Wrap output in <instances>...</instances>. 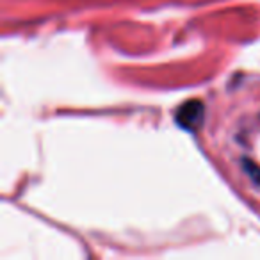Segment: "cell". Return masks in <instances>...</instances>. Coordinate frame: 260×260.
<instances>
[{
    "label": "cell",
    "mask_w": 260,
    "mask_h": 260,
    "mask_svg": "<svg viewBox=\"0 0 260 260\" xmlns=\"http://www.w3.org/2000/svg\"><path fill=\"white\" fill-rule=\"evenodd\" d=\"M242 168H244V171L249 175V178H251L253 182H256V184L260 185V168L255 166L253 162H249L248 159L242 160Z\"/></svg>",
    "instance_id": "2"
},
{
    "label": "cell",
    "mask_w": 260,
    "mask_h": 260,
    "mask_svg": "<svg viewBox=\"0 0 260 260\" xmlns=\"http://www.w3.org/2000/svg\"><path fill=\"white\" fill-rule=\"evenodd\" d=\"M203 116H205V105H203V102L189 100L177 109V112H175V121H177V125L182 126V128L194 132V130L202 125Z\"/></svg>",
    "instance_id": "1"
}]
</instances>
